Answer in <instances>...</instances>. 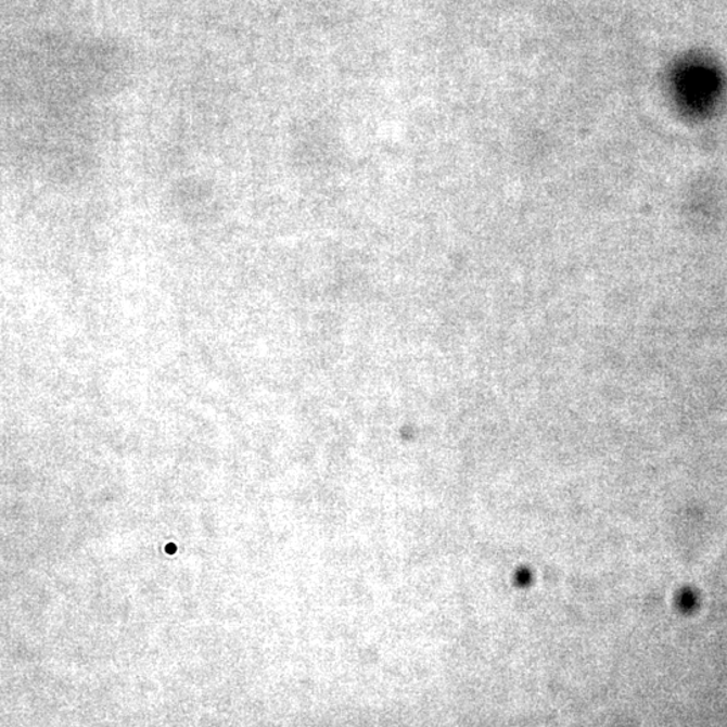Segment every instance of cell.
Masks as SVG:
<instances>
[{
    "mask_svg": "<svg viewBox=\"0 0 727 727\" xmlns=\"http://www.w3.org/2000/svg\"><path fill=\"white\" fill-rule=\"evenodd\" d=\"M177 551V546L175 544H170L169 546H166V552L167 553H175Z\"/></svg>",
    "mask_w": 727,
    "mask_h": 727,
    "instance_id": "6da1fadb",
    "label": "cell"
}]
</instances>
